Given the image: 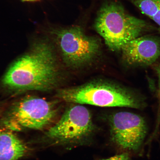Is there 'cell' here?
I'll use <instances>...</instances> for the list:
<instances>
[{"instance_id": "1", "label": "cell", "mask_w": 160, "mask_h": 160, "mask_svg": "<svg viewBox=\"0 0 160 160\" xmlns=\"http://www.w3.org/2000/svg\"><path fill=\"white\" fill-rule=\"evenodd\" d=\"M52 45L45 39L38 40L27 53L10 66L2 80L11 91H48L57 86L59 72Z\"/></svg>"}, {"instance_id": "4", "label": "cell", "mask_w": 160, "mask_h": 160, "mask_svg": "<svg viewBox=\"0 0 160 160\" xmlns=\"http://www.w3.org/2000/svg\"><path fill=\"white\" fill-rule=\"evenodd\" d=\"M96 129L89 110L83 106L78 105L66 110L47 134L57 142L75 147L89 143Z\"/></svg>"}, {"instance_id": "7", "label": "cell", "mask_w": 160, "mask_h": 160, "mask_svg": "<svg viewBox=\"0 0 160 160\" xmlns=\"http://www.w3.org/2000/svg\"><path fill=\"white\" fill-rule=\"evenodd\" d=\"M111 141L119 149L128 152L139 151L144 141L148 127L144 119L128 112H120L108 119Z\"/></svg>"}, {"instance_id": "5", "label": "cell", "mask_w": 160, "mask_h": 160, "mask_svg": "<svg viewBox=\"0 0 160 160\" xmlns=\"http://www.w3.org/2000/svg\"><path fill=\"white\" fill-rule=\"evenodd\" d=\"M49 33L54 39L64 61L71 67L89 62L99 51L98 39L86 35L80 27L52 29Z\"/></svg>"}, {"instance_id": "9", "label": "cell", "mask_w": 160, "mask_h": 160, "mask_svg": "<svg viewBox=\"0 0 160 160\" xmlns=\"http://www.w3.org/2000/svg\"><path fill=\"white\" fill-rule=\"evenodd\" d=\"M27 148L9 129H0V160H19Z\"/></svg>"}, {"instance_id": "13", "label": "cell", "mask_w": 160, "mask_h": 160, "mask_svg": "<svg viewBox=\"0 0 160 160\" xmlns=\"http://www.w3.org/2000/svg\"><path fill=\"white\" fill-rule=\"evenodd\" d=\"M23 1H27V2H33V1H39V0H22Z\"/></svg>"}, {"instance_id": "12", "label": "cell", "mask_w": 160, "mask_h": 160, "mask_svg": "<svg viewBox=\"0 0 160 160\" xmlns=\"http://www.w3.org/2000/svg\"><path fill=\"white\" fill-rule=\"evenodd\" d=\"M101 160H131L129 154L124 152L121 154L116 155L112 157L108 158L107 159H102Z\"/></svg>"}, {"instance_id": "11", "label": "cell", "mask_w": 160, "mask_h": 160, "mask_svg": "<svg viewBox=\"0 0 160 160\" xmlns=\"http://www.w3.org/2000/svg\"><path fill=\"white\" fill-rule=\"evenodd\" d=\"M155 71L157 73L158 77L159 86L158 91V97L159 99V107L158 109V115L157 121H156V125L154 130L153 132L152 135L150 137L148 141L151 142L154 138L156 137L158 134L159 130V126L160 125V64H155L153 67Z\"/></svg>"}, {"instance_id": "3", "label": "cell", "mask_w": 160, "mask_h": 160, "mask_svg": "<svg viewBox=\"0 0 160 160\" xmlns=\"http://www.w3.org/2000/svg\"><path fill=\"white\" fill-rule=\"evenodd\" d=\"M58 97L68 102L103 107L141 108L144 104L129 92L104 82H92L79 87L59 90Z\"/></svg>"}, {"instance_id": "2", "label": "cell", "mask_w": 160, "mask_h": 160, "mask_svg": "<svg viewBox=\"0 0 160 160\" xmlns=\"http://www.w3.org/2000/svg\"><path fill=\"white\" fill-rule=\"evenodd\" d=\"M95 28L110 49L119 51L152 27L143 20L129 15L118 2L110 1L99 10Z\"/></svg>"}, {"instance_id": "8", "label": "cell", "mask_w": 160, "mask_h": 160, "mask_svg": "<svg viewBox=\"0 0 160 160\" xmlns=\"http://www.w3.org/2000/svg\"><path fill=\"white\" fill-rule=\"evenodd\" d=\"M124 59L130 65L153 64L160 58V38L144 36L129 41L121 49Z\"/></svg>"}, {"instance_id": "6", "label": "cell", "mask_w": 160, "mask_h": 160, "mask_svg": "<svg viewBox=\"0 0 160 160\" xmlns=\"http://www.w3.org/2000/svg\"><path fill=\"white\" fill-rule=\"evenodd\" d=\"M56 104L42 98L27 96L11 106L5 123L11 129L41 130L49 125L57 113Z\"/></svg>"}, {"instance_id": "10", "label": "cell", "mask_w": 160, "mask_h": 160, "mask_svg": "<svg viewBox=\"0 0 160 160\" xmlns=\"http://www.w3.org/2000/svg\"><path fill=\"white\" fill-rule=\"evenodd\" d=\"M160 28V0H129Z\"/></svg>"}]
</instances>
